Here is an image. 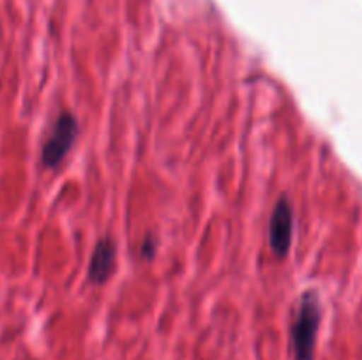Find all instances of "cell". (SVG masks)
<instances>
[{
	"label": "cell",
	"mask_w": 362,
	"mask_h": 360,
	"mask_svg": "<svg viewBox=\"0 0 362 360\" xmlns=\"http://www.w3.org/2000/svg\"><path fill=\"white\" fill-rule=\"evenodd\" d=\"M117 260V246L112 239L105 236L99 240L94 247V253L90 258V267H88V277L95 284H103L113 274Z\"/></svg>",
	"instance_id": "4"
},
{
	"label": "cell",
	"mask_w": 362,
	"mask_h": 360,
	"mask_svg": "<svg viewBox=\"0 0 362 360\" xmlns=\"http://www.w3.org/2000/svg\"><path fill=\"white\" fill-rule=\"evenodd\" d=\"M293 232V214L288 200L281 198L276 203L274 212H272L271 224H269V242H271L272 251L279 258H285L292 244Z\"/></svg>",
	"instance_id": "3"
},
{
	"label": "cell",
	"mask_w": 362,
	"mask_h": 360,
	"mask_svg": "<svg viewBox=\"0 0 362 360\" xmlns=\"http://www.w3.org/2000/svg\"><path fill=\"white\" fill-rule=\"evenodd\" d=\"M141 251H144V254L147 258H152L154 256V253H156V242H154V239H147L144 242V246H141Z\"/></svg>",
	"instance_id": "5"
},
{
	"label": "cell",
	"mask_w": 362,
	"mask_h": 360,
	"mask_svg": "<svg viewBox=\"0 0 362 360\" xmlns=\"http://www.w3.org/2000/svg\"><path fill=\"white\" fill-rule=\"evenodd\" d=\"M322 309L315 292H306L297 307L292 325V342L296 360H313Z\"/></svg>",
	"instance_id": "1"
},
{
	"label": "cell",
	"mask_w": 362,
	"mask_h": 360,
	"mask_svg": "<svg viewBox=\"0 0 362 360\" xmlns=\"http://www.w3.org/2000/svg\"><path fill=\"white\" fill-rule=\"evenodd\" d=\"M78 136V122L71 113H60L55 120L48 140L42 145V164L46 168H57L73 147Z\"/></svg>",
	"instance_id": "2"
}]
</instances>
